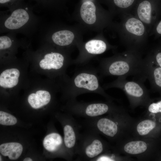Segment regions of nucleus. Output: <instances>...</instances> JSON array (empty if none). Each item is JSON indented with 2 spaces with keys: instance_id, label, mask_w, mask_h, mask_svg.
<instances>
[{
  "instance_id": "4",
  "label": "nucleus",
  "mask_w": 161,
  "mask_h": 161,
  "mask_svg": "<svg viewBox=\"0 0 161 161\" xmlns=\"http://www.w3.org/2000/svg\"><path fill=\"white\" fill-rule=\"evenodd\" d=\"M10 10V13L1 20V27L3 31H20L32 23V15L29 6L22 3Z\"/></svg>"
},
{
  "instance_id": "21",
  "label": "nucleus",
  "mask_w": 161,
  "mask_h": 161,
  "mask_svg": "<svg viewBox=\"0 0 161 161\" xmlns=\"http://www.w3.org/2000/svg\"><path fill=\"white\" fill-rule=\"evenodd\" d=\"M64 131L65 145L69 148L73 147L76 140L75 134L73 128L70 125H66L64 128Z\"/></svg>"
},
{
  "instance_id": "28",
  "label": "nucleus",
  "mask_w": 161,
  "mask_h": 161,
  "mask_svg": "<svg viewBox=\"0 0 161 161\" xmlns=\"http://www.w3.org/2000/svg\"><path fill=\"white\" fill-rule=\"evenodd\" d=\"M153 35L155 38L161 36V20L159 21L155 26L150 35Z\"/></svg>"
},
{
  "instance_id": "30",
  "label": "nucleus",
  "mask_w": 161,
  "mask_h": 161,
  "mask_svg": "<svg viewBox=\"0 0 161 161\" xmlns=\"http://www.w3.org/2000/svg\"><path fill=\"white\" fill-rule=\"evenodd\" d=\"M97 161H113L111 159L106 157H102L99 158Z\"/></svg>"
},
{
  "instance_id": "3",
  "label": "nucleus",
  "mask_w": 161,
  "mask_h": 161,
  "mask_svg": "<svg viewBox=\"0 0 161 161\" xmlns=\"http://www.w3.org/2000/svg\"><path fill=\"white\" fill-rule=\"evenodd\" d=\"M97 69L89 66L78 69L68 80V88L73 93L84 92L104 93L100 83L101 78Z\"/></svg>"
},
{
  "instance_id": "13",
  "label": "nucleus",
  "mask_w": 161,
  "mask_h": 161,
  "mask_svg": "<svg viewBox=\"0 0 161 161\" xmlns=\"http://www.w3.org/2000/svg\"><path fill=\"white\" fill-rule=\"evenodd\" d=\"M74 35L72 32L67 30L59 31L52 35L51 39L56 45L65 47L70 44L73 42Z\"/></svg>"
},
{
  "instance_id": "24",
  "label": "nucleus",
  "mask_w": 161,
  "mask_h": 161,
  "mask_svg": "<svg viewBox=\"0 0 161 161\" xmlns=\"http://www.w3.org/2000/svg\"><path fill=\"white\" fill-rule=\"evenodd\" d=\"M17 119L13 115L2 111H0V124L6 125H13L16 123Z\"/></svg>"
},
{
  "instance_id": "27",
  "label": "nucleus",
  "mask_w": 161,
  "mask_h": 161,
  "mask_svg": "<svg viewBox=\"0 0 161 161\" xmlns=\"http://www.w3.org/2000/svg\"><path fill=\"white\" fill-rule=\"evenodd\" d=\"M148 110L152 113L161 112V100L157 103H153L150 104L148 106Z\"/></svg>"
},
{
  "instance_id": "7",
  "label": "nucleus",
  "mask_w": 161,
  "mask_h": 161,
  "mask_svg": "<svg viewBox=\"0 0 161 161\" xmlns=\"http://www.w3.org/2000/svg\"><path fill=\"white\" fill-rule=\"evenodd\" d=\"M144 59V80H149L151 88L161 92V67L146 55Z\"/></svg>"
},
{
  "instance_id": "9",
  "label": "nucleus",
  "mask_w": 161,
  "mask_h": 161,
  "mask_svg": "<svg viewBox=\"0 0 161 161\" xmlns=\"http://www.w3.org/2000/svg\"><path fill=\"white\" fill-rule=\"evenodd\" d=\"M19 71L16 68L6 69L0 75V86L4 88H10L16 86L18 83Z\"/></svg>"
},
{
  "instance_id": "29",
  "label": "nucleus",
  "mask_w": 161,
  "mask_h": 161,
  "mask_svg": "<svg viewBox=\"0 0 161 161\" xmlns=\"http://www.w3.org/2000/svg\"><path fill=\"white\" fill-rule=\"evenodd\" d=\"M39 4L47 7L51 4L52 0H34Z\"/></svg>"
},
{
  "instance_id": "11",
  "label": "nucleus",
  "mask_w": 161,
  "mask_h": 161,
  "mask_svg": "<svg viewBox=\"0 0 161 161\" xmlns=\"http://www.w3.org/2000/svg\"><path fill=\"white\" fill-rule=\"evenodd\" d=\"M23 148L20 143L11 142L1 144L0 145V152L4 156H8L11 160L17 159L21 156Z\"/></svg>"
},
{
  "instance_id": "14",
  "label": "nucleus",
  "mask_w": 161,
  "mask_h": 161,
  "mask_svg": "<svg viewBox=\"0 0 161 161\" xmlns=\"http://www.w3.org/2000/svg\"><path fill=\"white\" fill-rule=\"evenodd\" d=\"M85 49L87 52L92 55H98L104 52L107 49L106 43L100 40H92L85 45Z\"/></svg>"
},
{
  "instance_id": "17",
  "label": "nucleus",
  "mask_w": 161,
  "mask_h": 161,
  "mask_svg": "<svg viewBox=\"0 0 161 161\" xmlns=\"http://www.w3.org/2000/svg\"><path fill=\"white\" fill-rule=\"evenodd\" d=\"M109 109L108 106L105 103H92L87 106L85 112L89 116L95 117L104 114L108 111Z\"/></svg>"
},
{
  "instance_id": "2",
  "label": "nucleus",
  "mask_w": 161,
  "mask_h": 161,
  "mask_svg": "<svg viewBox=\"0 0 161 161\" xmlns=\"http://www.w3.org/2000/svg\"><path fill=\"white\" fill-rule=\"evenodd\" d=\"M119 32L122 42L126 49L143 53L149 35L143 23L131 13L121 15Z\"/></svg>"
},
{
  "instance_id": "25",
  "label": "nucleus",
  "mask_w": 161,
  "mask_h": 161,
  "mask_svg": "<svg viewBox=\"0 0 161 161\" xmlns=\"http://www.w3.org/2000/svg\"><path fill=\"white\" fill-rule=\"evenodd\" d=\"M13 37L9 34L0 37V50L7 49L11 47L13 43Z\"/></svg>"
},
{
  "instance_id": "5",
  "label": "nucleus",
  "mask_w": 161,
  "mask_h": 161,
  "mask_svg": "<svg viewBox=\"0 0 161 161\" xmlns=\"http://www.w3.org/2000/svg\"><path fill=\"white\" fill-rule=\"evenodd\" d=\"M150 0H143L131 13L144 24L149 36L161 16V8Z\"/></svg>"
},
{
  "instance_id": "19",
  "label": "nucleus",
  "mask_w": 161,
  "mask_h": 161,
  "mask_svg": "<svg viewBox=\"0 0 161 161\" xmlns=\"http://www.w3.org/2000/svg\"><path fill=\"white\" fill-rule=\"evenodd\" d=\"M135 0H113L114 5L118 9L121 16L126 14L131 13V7Z\"/></svg>"
},
{
  "instance_id": "26",
  "label": "nucleus",
  "mask_w": 161,
  "mask_h": 161,
  "mask_svg": "<svg viewBox=\"0 0 161 161\" xmlns=\"http://www.w3.org/2000/svg\"><path fill=\"white\" fill-rule=\"evenodd\" d=\"M24 0H0L1 6L8 7L10 10L23 3Z\"/></svg>"
},
{
  "instance_id": "18",
  "label": "nucleus",
  "mask_w": 161,
  "mask_h": 161,
  "mask_svg": "<svg viewBox=\"0 0 161 161\" xmlns=\"http://www.w3.org/2000/svg\"><path fill=\"white\" fill-rule=\"evenodd\" d=\"M147 148L146 143L142 141H133L129 142L124 147L125 151L128 153L136 154L145 151Z\"/></svg>"
},
{
  "instance_id": "15",
  "label": "nucleus",
  "mask_w": 161,
  "mask_h": 161,
  "mask_svg": "<svg viewBox=\"0 0 161 161\" xmlns=\"http://www.w3.org/2000/svg\"><path fill=\"white\" fill-rule=\"evenodd\" d=\"M62 139L61 135L56 133H52L46 136L43 142L44 148L50 152L57 150L62 144Z\"/></svg>"
},
{
  "instance_id": "32",
  "label": "nucleus",
  "mask_w": 161,
  "mask_h": 161,
  "mask_svg": "<svg viewBox=\"0 0 161 161\" xmlns=\"http://www.w3.org/2000/svg\"><path fill=\"white\" fill-rule=\"evenodd\" d=\"M0 161H1V160H1V155H0Z\"/></svg>"
},
{
  "instance_id": "6",
  "label": "nucleus",
  "mask_w": 161,
  "mask_h": 161,
  "mask_svg": "<svg viewBox=\"0 0 161 161\" xmlns=\"http://www.w3.org/2000/svg\"><path fill=\"white\" fill-rule=\"evenodd\" d=\"M127 77H118L117 79L103 86V88H117L124 91L131 98L140 99L146 96V88L143 82L139 80H128Z\"/></svg>"
},
{
  "instance_id": "16",
  "label": "nucleus",
  "mask_w": 161,
  "mask_h": 161,
  "mask_svg": "<svg viewBox=\"0 0 161 161\" xmlns=\"http://www.w3.org/2000/svg\"><path fill=\"white\" fill-rule=\"evenodd\" d=\"M97 126L100 131L107 136L113 137L117 133V127L116 124L109 119H100L97 122Z\"/></svg>"
},
{
  "instance_id": "23",
  "label": "nucleus",
  "mask_w": 161,
  "mask_h": 161,
  "mask_svg": "<svg viewBox=\"0 0 161 161\" xmlns=\"http://www.w3.org/2000/svg\"><path fill=\"white\" fill-rule=\"evenodd\" d=\"M156 125V123L154 121L149 120H144L138 124L137 130L140 135H146L153 129Z\"/></svg>"
},
{
  "instance_id": "22",
  "label": "nucleus",
  "mask_w": 161,
  "mask_h": 161,
  "mask_svg": "<svg viewBox=\"0 0 161 161\" xmlns=\"http://www.w3.org/2000/svg\"><path fill=\"white\" fill-rule=\"evenodd\" d=\"M146 55L161 67V42L153 47Z\"/></svg>"
},
{
  "instance_id": "12",
  "label": "nucleus",
  "mask_w": 161,
  "mask_h": 161,
  "mask_svg": "<svg viewBox=\"0 0 161 161\" xmlns=\"http://www.w3.org/2000/svg\"><path fill=\"white\" fill-rule=\"evenodd\" d=\"M96 7L95 4L91 0L85 1L80 8V14L83 21L86 23L91 24L96 20Z\"/></svg>"
},
{
  "instance_id": "8",
  "label": "nucleus",
  "mask_w": 161,
  "mask_h": 161,
  "mask_svg": "<svg viewBox=\"0 0 161 161\" xmlns=\"http://www.w3.org/2000/svg\"><path fill=\"white\" fill-rule=\"evenodd\" d=\"M66 60L62 54L51 52L46 54L40 61V67L43 69L53 70L56 71L61 70L67 64Z\"/></svg>"
},
{
  "instance_id": "20",
  "label": "nucleus",
  "mask_w": 161,
  "mask_h": 161,
  "mask_svg": "<svg viewBox=\"0 0 161 161\" xmlns=\"http://www.w3.org/2000/svg\"><path fill=\"white\" fill-rule=\"evenodd\" d=\"M103 150V147L101 142L99 140H95L87 147L85 152L88 157L93 158L100 154Z\"/></svg>"
},
{
  "instance_id": "31",
  "label": "nucleus",
  "mask_w": 161,
  "mask_h": 161,
  "mask_svg": "<svg viewBox=\"0 0 161 161\" xmlns=\"http://www.w3.org/2000/svg\"><path fill=\"white\" fill-rule=\"evenodd\" d=\"M24 161H32V160L30 157H27L23 160Z\"/></svg>"
},
{
  "instance_id": "1",
  "label": "nucleus",
  "mask_w": 161,
  "mask_h": 161,
  "mask_svg": "<svg viewBox=\"0 0 161 161\" xmlns=\"http://www.w3.org/2000/svg\"><path fill=\"white\" fill-rule=\"evenodd\" d=\"M142 53L127 49L111 58L102 61L97 68L100 77L113 76H133L144 82V59Z\"/></svg>"
},
{
  "instance_id": "10",
  "label": "nucleus",
  "mask_w": 161,
  "mask_h": 161,
  "mask_svg": "<svg viewBox=\"0 0 161 161\" xmlns=\"http://www.w3.org/2000/svg\"><path fill=\"white\" fill-rule=\"evenodd\" d=\"M51 98V95L49 92L39 90L35 93L30 94L28 97V101L32 108L38 109L48 104Z\"/></svg>"
}]
</instances>
